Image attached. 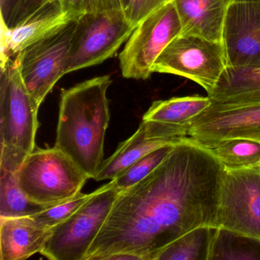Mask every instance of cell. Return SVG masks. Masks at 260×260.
<instances>
[{
  "label": "cell",
  "mask_w": 260,
  "mask_h": 260,
  "mask_svg": "<svg viewBox=\"0 0 260 260\" xmlns=\"http://www.w3.org/2000/svg\"><path fill=\"white\" fill-rule=\"evenodd\" d=\"M223 173L209 148L185 138L150 174L120 191L86 260L119 254L156 260L188 231L216 228Z\"/></svg>",
  "instance_id": "6da1fadb"
},
{
  "label": "cell",
  "mask_w": 260,
  "mask_h": 260,
  "mask_svg": "<svg viewBox=\"0 0 260 260\" xmlns=\"http://www.w3.org/2000/svg\"><path fill=\"white\" fill-rule=\"evenodd\" d=\"M110 76L97 77L60 93L54 147L66 153L89 179L103 162L106 132L110 121L107 91Z\"/></svg>",
  "instance_id": "7a4b0ae2"
},
{
  "label": "cell",
  "mask_w": 260,
  "mask_h": 260,
  "mask_svg": "<svg viewBox=\"0 0 260 260\" xmlns=\"http://www.w3.org/2000/svg\"><path fill=\"white\" fill-rule=\"evenodd\" d=\"M39 107L24 84L17 59L1 63L0 170L17 173L36 150Z\"/></svg>",
  "instance_id": "3957f363"
},
{
  "label": "cell",
  "mask_w": 260,
  "mask_h": 260,
  "mask_svg": "<svg viewBox=\"0 0 260 260\" xmlns=\"http://www.w3.org/2000/svg\"><path fill=\"white\" fill-rule=\"evenodd\" d=\"M17 177L27 197L48 208L80 194L89 179L69 156L56 147L35 150L17 172Z\"/></svg>",
  "instance_id": "277c9868"
},
{
  "label": "cell",
  "mask_w": 260,
  "mask_h": 260,
  "mask_svg": "<svg viewBox=\"0 0 260 260\" xmlns=\"http://www.w3.org/2000/svg\"><path fill=\"white\" fill-rule=\"evenodd\" d=\"M120 191L114 180L93 191L81 208L51 229L41 254L51 260H86Z\"/></svg>",
  "instance_id": "5b68a950"
},
{
  "label": "cell",
  "mask_w": 260,
  "mask_h": 260,
  "mask_svg": "<svg viewBox=\"0 0 260 260\" xmlns=\"http://www.w3.org/2000/svg\"><path fill=\"white\" fill-rule=\"evenodd\" d=\"M135 28L124 10L83 15L75 22L67 74L113 57Z\"/></svg>",
  "instance_id": "8992f818"
},
{
  "label": "cell",
  "mask_w": 260,
  "mask_h": 260,
  "mask_svg": "<svg viewBox=\"0 0 260 260\" xmlns=\"http://www.w3.org/2000/svg\"><path fill=\"white\" fill-rule=\"evenodd\" d=\"M226 68L223 42L198 36H179L161 53L152 71L188 79L202 86L208 95Z\"/></svg>",
  "instance_id": "52a82bcc"
},
{
  "label": "cell",
  "mask_w": 260,
  "mask_h": 260,
  "mask_svg": "<svg viewBox=\"0 0 260 260\" xmlns=\"http://www.w3.org/2000/svg\"><path fill=\"white\" fill-rule=\"evenodd\" d=\"M182 25L174 3H169L141 21L119 54L124 78L146 80L167 45L181 34Z\"/></svg>",
  "instance_id": "ba28073f"
},
{
  "label": "cell",
  "mask_w": 260,
  "mask_h": 260,
  "mask_svg": "<svg viewBox=\"0 0 260 260\" xmlns=\"http://www.w3.org/2000/svg\"><path fill=\"white\" fill-rule=\"evenodd\" d=\"M216 228L260 240V166L224 168Z\"/></svg>",
  "instance_id": "9c48e42d"
},
{
  "label": "cell",
  "mask_w": 260,
  "mask_h": 260,
  "mask_svg": "<svg viewBox=\"0 0 260 260\" xmlns=\"http://www.w3.org/2000/svg\"><path fill=\"white\" fill-rule=\"evenodd\" d=\"M74 28L75 22L15 56L24 84L39 106L67 74Z\"/></svg>",
  "instance_id": "30bf717a"
},
{
  "label": "cell",
  "mask_w": 260,
  "mask_h": 260,
  "mask_svg": "<svg viewBox=\"0 0 260 260\" xmlns=\"http://www.w3.org/2000/svg\"><path fill=\"white\" fill-rule=\"evenodd\" d=\"M188 137L206 147L234 138L260 143V101L245 103L212 101L211 106L194 120Z\"/></svg>",
  "instance_id": "8fae6325"
},
{
  "label": "cell",
  "mask_w": 260,
  "mask_h": 260,
  "mask_svg": "<svg viewBox=\"0 0 260 260\" xmlns=\"http://www.w3.org/2000/svg\"><path fill=\"white\" fill-rule=\"evenodd\" d=\"M7 25L1 20V63L63 30L76 19L56 0H42Z\"/></svg>",
  "instance_id": "7c38bea8"
},
{
  "label": "cell",
  "mask_w": 260,
  "mask_h": 260,
  "mask_svg": "<svg viewBox=\"0 0 260 260\" xmlns=\"http://www.w3.org/2000/svg\"><path fill=\"white\" fill-rule=\"evenodd\" d=\"M228 68L260 65V2L231 4L223 30Z\"/></svg>",
  "instance_id": "4fadbf2b"
},
{
  "label": "cell",
  "mask_w": 260,
  "mask_h": 260,
  "mask_svg": "<svg viewBox=\"0 0 260 260\" xmlns=\"http://www.w3.org/2000/svg\"><path fill=\"white\" fill-rule=\"evenodd\" d=\"M185 138H174L162 123L143 120L137 132L103 161L95 179L112 180L140 158L160 147L179 144Z\"/></svg>",
  "instance_id": "5bb4252c"
},
{
  "label": "cell",
  "mask_w": 260,
  "mask_h": 260,
  "mask_svg": "<svg viewBox=\"0 0 260 260\" xmlns=\"http://www.w3.org/2000/svg\"><path fill=\"white\" fill-rule=\"evenodd\" d=\"M181 25L179 36L223 42V30L231 0H173Z\"/></svg>",
  "instance_id": "9a60e30c"
},
{
  "label": "cell",
  "mask_w": 260,
  "mask_h": 260,
  "mask_svg": "<svg viewBox=\"0 0 260 260\" xmlns=\"http://www.w3.org/2000/svg\"><path fill=\"white\" fill-rule=\"evenodd\" d=\"M51 233L31 216L0 218V259L23 260L41 253Z\"/></svg>",
  "instance_id": "2e32d148"
},
{
  "label": "cell",
  "mask_w": 260,
  "mask_h": 260,
  "mask_svg": "<svg viewBox=\"0 0 260 260\" xmlns=\"http://www.w3.org/2000/svg\"><path fill=\"white\" fill-rule=\"evenodd\" d=\"M212 101L210 97L194 95L174 97L153 103L143 120L162 123L176 138L188 137L190 129L198 116Z\"/></svg>",
  "instance_id": "e0dca14e"
},
{
  "label": "cell",
  "mask_w": 260,
  "mask_h": 260,
  "mask_svg": "<svg viewBox=\"0 0 260 260\" xmlns=\"http://www.w3.org/2000/svg\"><path fill=\"white\" fill-rule=\"evenodd\" d=\"M208 95L216 103L260 101V65L226 68L212 92Z\"/></svg>",
  "instance_id": "ac0fdd59"
},
{
  "label": "cell",
  "mask_w": 260,
  "mask_h": 260,
  "mask_svg": "<svg viewBox=\"0 0 260 260\" xmlns=\"http://www.w3.org/2000/svg\"><path fill=\"white\" fill-rule=\"evenodd\" d=\"M213 259H260V240L216 228L208 255Z\"/></svg>",
  "instance_id": "d6986e66"
},
{
  "label": "cell",
  "mask_w": 260,
  "mask_h": 260,
  "mask_svg": "<svg viewBox=\"0 0 260 260\" xmlns=\"http://www.w3.org/2000/svg\"><path fill=\"white\" fill-rule=\"evenodd\" d=\"M214 226H199L167 246L156 260H208Z\"/></svg>",
  "instance_id": "ffe728a7"
},
{
  "label": "cell",
  "mask_w": 260,
  "mask_h": 260,
  "mask_svg": "<svg viewBox=\"0 0 260 260\" xmlns=\"http://www.w3.org/2000/svg\"><path fill=\"white\" fill-rule=\"evenodd\" d=\"M0 218L29 217L48 209L30 200L18 182L17 173L0 170Z\"/></svg>",
  "instance_id": "44dd1931"
},
{
  "label": "cell",
  "mask_w": 260,
  "mask_h": 260,
  "mask_svg": "<svg viewBox=\"0 0 260 260\" xmlns=\"http://www.w3.org/2000/svg\"><path fill=\"white\" fill-rule=\"evenodd\" d=\"M224 168L239 169L260 166V143L234 138L208 147Z\"/></svg>",
  "instance_id": "7402d4cb"
},
{
  "label": "cell",
  "mask_w": 260,
  "mask_h": 260,
  "mask_svg": "<svg viewBox=\"0 0 260 260\" xmlns=\"http://www.w3.org/2000/svg\"><path fill=\"white\" fill-rule=\"evenodd\" d=\"M175 145L165 146L150 152L140 158L112 180L121 191L132 186L145 178L159 166L171 152Z\"/></svg>",
  "instance_id": "603a6c76"
},
{
  "label": "cell",
  "mask_w": 260,
  "mask_h": 260,
  "mask_svg": "<svg viewBox=\"0 0 260 260\" xmlns=\"http://www.w3.org/2000/svg\"><path fill=\"white\" fill-rule=\"evenodd\" d=\"M93 192L83 194L80 192L75 197L63 203L48 208L38 214L31 216L38 223L45 228L52 229L54 226L65 221L72 216L79 208H81L92 197Z\"/></svg>",
  "instance_id": "cb8c5ba5"
},
{
  "label": "cell",
  "mask_w": 260,
  "mask_h": 260,
  "mask_svg": "<svg viewBox=\"0 0 260 260\" xmlns=\"http://www.w3.org/2000/svg\"><path fill=\"white\" fill-rule=\"evenodd\" d=\"M173 0H124V13L137 26L141 21Z\"/></svg>",
  "instance_id": "d4e9b609"
},
{
  "label": "cell",
  "mask_w": 260,
  "mask_h": 260,
  "mask_svg": "<svg viewBox=\"0 0 260 260\" xmlns=\"http://www.w3.org/2000/svg\"><path fill=\"white\" fill-rule=\"evenodd\" d=\"M124 10V0H86V13Z\"/></svg>",
  "instance_id": "484cf974"
},
{
  "label": "cell",
  "mask_w": 260,
  "mask_h": 260,
  "mask_svg": "<svg viewBox=\"0 0 260 260\" xmlns=\"http://www.w3.org/2000/svg\"><path fill=\"white\" fill-rule=\"evenodd\" d=\"M64 11L71 14L76 21L86 13V0H56Z\"/></svg>",
  "instance_id": "4316f807"
},
{
  "label": "cell",
  "mask_w": 260,
  "mask_h": 260,
  "mask_svg": "<svg viewBox=\"0 0 260 260\" xmlns=\"http://www.w3.org/2000/svg\"><path fill=\"white\" fill-rule=\"evenodd\" d=\"M11 0H0V5H1V16H5L9 10V5H10Z\"/></svg>",
  "instance_id": "83f0119b"
},
{
  "label": "cell",
  "mask_w": 260,
  "mask_h": 260,
  "mask_svg": "<svg viewBox=\"0 0 260 260\" xmlns=\"http://www.w3.org/2000/svg\"><path fill=\"white\" fill-rule=\"evenodd\" d=\"M260 2V0H231V4H241V3Z\"/></svg>",
  "instance_id": "f1b7e54d"
}]
</instances>
